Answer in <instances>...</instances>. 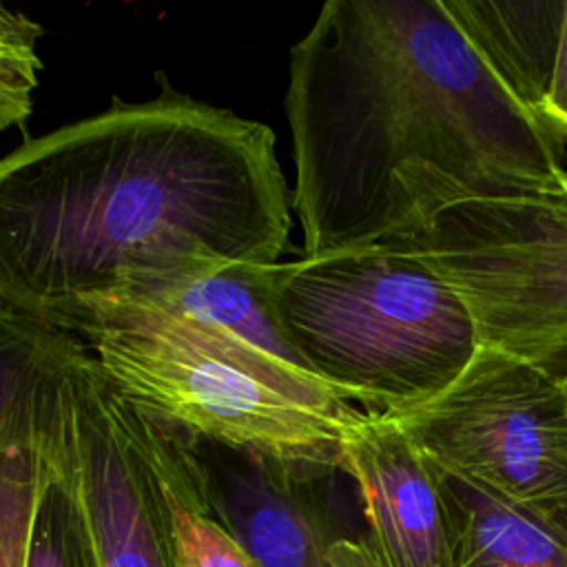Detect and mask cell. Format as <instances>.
I'll return each instance as SVG.
<instances>
[{"mask_svg": "<svg viewBox=\"0 0 567 567\" xmlns=\"http://www.w3.org/2000/svg\"><path fill=\"white\" fill-rule=\"evenodd\" d=\"M403 244L458 295L481 346L567 381V188L456 204Z\"/></svg>", "mask_w": 567, "mask_h": 567, "instance_id": "obj_5", "label": "cell"}, {"mask_svg": "<svg viewBox=\"0 0 567 567\" xmlns=\"http://www.w3.org/2000/svg\"><path fill=\"white\" fill-rule=\"evenodd\" d=\"M78 337L131 405L182 434L343 467V436L361 408L301 365L144 306L100 312Z\"/></svg>", "mask_w": 567, "mask_h": 567, "instance_id": "obj_4", "label": "cell"}, {"mask_svg": "<svg viewBox=\"0 0 567 567\" xmlns=\"http://www.w3.org/2000/svg\"><path fill=\"white\" fill-rule=\"evenodd\" d=\"M73 339L0 306V434L38 403Z\"/></svg>", "mask_w": 567, "mask_h": 567, "instance_id": "obj_15", "label": "cell"}, {"mask_svg": "<svg viewBox=\"0 0 567 567\" xmlns=\"http://www.w3.org/2000/svg\"><path fill=\"white\" fill-rule=\"evenodd\" d=\"M445 7L516 97L538 113L556 62L565 0H445Z\"/></svg>", "mask_w": 567, "mask_h": 567, "instance_id": "obj_11", "label": "cell"}, {"mask_svg": "<svg viewBox=\"0 0 567 567\" xmlns=\"http://www.w3.org/2000/svg\"><path fill=\"white\" fill-rule=\"evenodd\" d=\"M284 111L303 255L408 241L483 197L563 193V140L445 0H328L292 44Z\"/></svg>", "mask_w": 567, "mask_h": 567, "instance_id": "obj_2", "label": "cell"}, {"mask_svg": "<svg viewBox=\"0 0 567 567\" xmlns=\"http://www.w3.org/2000/svg\"><path fill=\"white\" fill-rule=\"evenodd\" d=\"M42 33L44 29L29 16L0 2V131L22 126L33 113Z\"/></svg>", "mask_w": 567, "mask_h": 567, "instance_id": "obj_17", "label": "cell"}, {"mask_svg": "<svg viewBox=\"0 0 567 567\" xmlns=\"http://www.w3.org/2000/svg\"><path fill=\"white\" fill-rule=\"evenodd\" d=\"M146 419L153 456L173 512L179 567H261L210 512L179 434L148 414Z\"/></svg>", "mask_w": 567, "mask_h": 567, "instance_id": "obj_13", "label": "cell"}, {"mask_svg": "<svg viewBox=\"0 0 567 567\" xmlns=\"http://www.w3.org/2000/svg\"><path fill=\"white\" fill-rule=\"evenodd\" d=\"M328 563L330 567H377L361 540V534L339 538L328 551Z\"/></svg>", "mask_w": 567, "mask_h": 567, "instance_id": "obj_19", "label": "cell"}, {"mask_svg": "<svg viewBox=\"0 0 567 567\" xmlns=\"http://www.w3.org/2000/svg\"><path fill=\"white\" fill-rule=\"evenodd\" d=\"M563 388H565V396H567V381H563Z\"/></svg>", "mask_w": 567, "mask_h": 567, "instance_id": "obj_20", "label": "cell"}, {"mask_svg": "<svg viewBox=\"0 0 567 567\" xmlns=\"http://www.w3.org/2000/svg\"><path fill=\"white\" fill-rule=\"evenodd\" d=\"M343 470L377 567H452L447 507L434 463L388 416L359 412L343 436Z\"/></svg>", "mask_w": 567, "mask_h": 567, "instance_id": "obj_9", "label": "cell"}, {"mask_svg": "<svg viewBox=\"0 0 567 567\" xmlns=\"http://www.w3.org/2000/svg\"><path fill=\"white\" fill-rule=\"evenodd\" d=\"M177 434L210 512L261 567H330V547L350 536L339 525L341 465Z\"/></svg>", "mask_w": 567, "mask_h": 567, "instance_id": "obj_8", "label": "cell"}, {"mask_svg": "<svg viewBox=\"0 0 567 567\" xmlns=\"http://www.w3.org/2000/svg\"><path fill=\"white\" fill-rule=\"evenodd\" d=\"M44 432L78 498L95 567H179L148 419L113 388L80 339L51 379Z\"/></svg>", "mask_w": 567, "mask_h": 567, "instance_id": "obj_7", "label": "cell"}, {"mask_svg": "<svg viewBox=\"0 0 567 567\" xmlns=\"http://www.w3.org/2000/svg\"><path fill=\"white\" fill-rule=\"evenodd\" d=\"M266 295L301 363L363 412L436 396L481 348L465 303L403 241L270 264Z\"/></svg>", "mask_w": 567, "mask_h": 567, "instance_id": "obj_3", "label": "cell"}, {"mask_svg": "<svg viewBox=\"0 0 567 567\" xmlns=\"http://www.w3.org/2000/svg\"><path fill=\"white\" fill-rule=\"evenodd\" d=\"M49 383L38 403L0 434V567H22L24 560L42 467L40 416Z\"/></svg>", "mask_w": 567, "mask_h": 567, "instance_id": "obj_16", "label": "cell"}, {"mask_svg": "<svg viewBox=\"0 0 567 567\" xmlns=\"http://www.w3.org/2000/svg\"><path fill=\"white\" fill-rule=\"evenodd\" d=\"M275 133L164 89L0 155V306L78 334L290 248L292 193Z\"/></svg>", "mask_w": 567, "mask_h": 567, "instance_id": "obj_1", "label": "cell"}, {"mask_svg": "<svg viewBox=\"0 0 567 567\" xmlns=\"http://www.w3.org/2000/svg\"><path fill=\"white\" fill-rule=\"evenodd\" d=\"M40 441L42 467L22 567H95L78 498L47 441L44 405L40 416Z\"/></svg>", "mask_w": 567, "mask_h": 567, "instance_id": "obj_14", "label": "cell"}, {"mask_svg": "<svg viewBox=\"0 0 567 567\" xmlns=\"http://www.w3.org/2000/svg\"><path fill=\"white\" fill-rule=\"evenodd\" d=\"M388 416L436 467L567 529L563 383L481 346L452 385Z\"/></svg>", "mask_w": 567, "mask_h": 567, "instance_id": "obj_6", "label": "cell"}, {"mask_svg": "<svg viewBox=\"0 0 567 567\" xmlns=\"http://www.w3.org/2000/svg\"><path fill=\"white\" fill-rule=\"evenodd\" d=\"M538 115L563 142L567 140V0L563 9L554 71L549 78L547 93L538 106Z\"/></svg>", "mask_w": 567, "mask_h": 567, "instance_id": "obj_18", "label": "cell"}, {"mask_svg": "<svg viewBox=\"0 0 567 567\" xmlns=\"http://www.w3.org/2000/svg\"><path fill=\"white\" fill-rule=\"evenodd\" d=\"M140 306L213 323L281 361L306 368L272 317L266 266H233Z\"/></svg>", "mask_w": 567, "mask_h": 567, "instance_id": "obj_12", "label": "cell"}, {"mask_svg": "<svg viewBox=\"0 0 567 567\" xmlns=\"http://www.w3.org/2000/svg\"><path fill=\"white\" fill-rule=\"evenodd\" d=\"M436 467V465H434ZM452 567H567V529L436 467Z\"/></svg>", "mask_w": 567, "mask_h": 567, "instance_id": "obj_10", "label": "cell"}]
</instances>
